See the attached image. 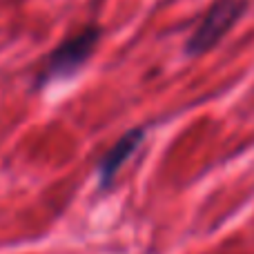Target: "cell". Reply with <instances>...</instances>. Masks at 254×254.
Returning a JSON list of instances; mask_svg holds the SVG:
<instances>
[{
  "mask_svg": "<svg viewBox=\"0 0 254 254\" xmlns=\"http://www.w3.org/2000/svg\"><path fill=\"white\" fill-rule=\"evenodd\" d=\"M98 40H101V27L96 25L85 27L78 34L63 40L49 54L47 63L43 67V74L38 78V85H47L52 80H65L69 76H74L94 56V49H96Z\"/></svg>",
  "mask_w": 254,
  "mask_h": 254,
  "instance_id": "cell-1",
  "label": "cell"
},
{
  "mask_svg": "<svg viewBox=\"0 0 254 254\" xmlns=\"http://www.w3.org/2000/svg\"><path fill=\"white\" fill-rule=\"evenodd\" d=\"M248 11V0H214L185 43L188 56H201L221 43Z\"/></svg>",
  "mask_w": 254,
  "mask_h": 254,
  "instance_id": "cell-2",
  "label": "cell"
},
{
  "mask_svg": "<svg viewBox=\"0 0 254 254\" xmlns=\"http://www.w3.org/2000/svg\"><path fill=\"white\" fill-rule=\"evenodd\" d=\"M145 140V129L143 127H134V129H127L114 145L112 149L101 158L98 163V183L103 190H107L112 185V181L116 179V174L121 172V167L138 152V147Z\"/></svg>",
  "mask_w": 254,
  "mask_h": 254,
  "instance_id": "cell-3",
  "label": "cell"
}]
</instances>
